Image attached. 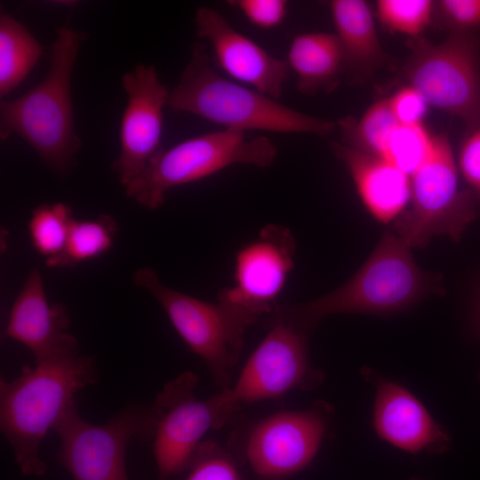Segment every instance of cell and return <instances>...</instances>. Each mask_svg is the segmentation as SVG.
I'll return each mask as SVG.
<instances>
[{
  "label": "cell",
  "instance_id": "1",
  "mask_svg": "<svg viewBox=\"0 0 480 480\" xmlns=\"http://www.w3.org/2000/svg\"><path fill=\"white\" fill-rule=\"evenodd\" d=\"M97 378L95 361L79 351L25 365L12 380L1 378L0 428L24 475L45 473L44 438L76 404V394Z\"/></svg>",
  "mask_w": 480,
  "mask_h": 480
},
{
  "label": "cell",
  "instance_id": "2",
  "mask_svg": "<svg viewBox=\"0 0 480 480\" xmlns=\"http://www.w3.org/2000/svg\"><path fill=\"white\" fill-rule=\"evenodd\" d=\"M87 37L84 31L60 28L44 78L20 97L0 104L1 140L18 135L58 174L71 169L82 146L75 129L71 77Z\"/></svg>",
  "mask_w": 480,
  "mask_h": 480
},
{
  "label": "cell",
  "instance_id": "3",
  "mask_svg": "<svg viewBox=\"0 0 480 480\" xmlns=\"http://www.w3.org/2000/svg\"><path fill=\"white\" fill-rule=\"evenodd\" d=\"M167 106L243 132L259 130L325 136L336 126L331 120L304 114L221 76L199 41L193 44L190 59L169 92Z\"/></svg>",
  "mask_w": 480,
  "mask_h": 480
},
{
  "label": "cell",
  "instance_id": "4",
  "mask_svg": "<svg viewBox=\"0 0 480 480\" xmlns=\"http://www.w3.org/2000/svg\"><path fill=\"white\" fill-rule=\"evenodd\" d=\"M433 279L415 264L410 246L385 232L362 268L330 293L302 304L278 306L271 316L305 332L334 314L385 315L402 310L425 296Z\"/></svg>",
  "mask_w": 480,
  "mask_h": 480
},
{
  "label": "cell",
  "instance_id": "5",
  "mask_svg": "<svg viewBox=\"0 0 480 480\" xmlns=\"http://www.w3.org/2000/svg\"><path fill=\"white\" fill-rule=\"evenodd\" d=\"M276 155V145L264 135L249 140L238 131L209 132L162 149L136 180L124 187V192L140 206L156 210L174 187L200 180L236 164L268 168Z\"/></svg>",
  "mask_w": 480,
  "mask_h": 480
},
{
  "label": "cell",
  "instance_id": "6",
  "mask_svg": "<svg viewBox=\"0 0 480 480\" xmlns=\"http://www.w3.org/2000/svg\"><path fill=\"white\" fill-rule=\"evenodd\" d=\"M133 281L158 301L180 338L205 363L215 382L222 389L230 387L244 334L257 320L223 300L208 302L172 290L149 267L137 269Z\"/></svg>",
  "mask_w": 480,
  "mask_h": 480
},
{
  "label": "cell",
  "instance_id": "7",
  "mask_svg": "<svg viewBox=\"0 0 480 480\" xmlns=\"http://www.w3.org/2000/svg\"><path fill=\"white\" fill-rule=\"evenodd\" d=\"M404 66L408 85L428 105L480 128V34L450 33L439 44L412 38Z\"/></svg>",
  "mask_w": 480,
  "mask_h": 480
},
{
  "label": "cell",
  "instance_id": "8",
  "mask_svg": "<svg viewBox=\"0 0 480 480\" xmlns=\"http://www.w3.org/2000/svg\"><path fill=\"white\" fill-rule=\"evenodd\" d=\"M428 158L410 178L412 207L394 229L410 247L425 246L433 236L460 238L476 217L480 198L458 188V172L445 133L434 136Z\"/></svg>",
  "mask_w": 480,
  "mask_h": 480
},
{
  "label": "cell",
  "instance_id": "9",
  "mask_svg": "<svg viewBox=\"0 0 480 480\" xmlns=\"http://www.w3.org/2000/svg\"><path fill=\"white\" fill-rule=\"evenodd\" d=\"M152 407L130 405L104 424L83 419L74 404L54 428L59 460L73 480H129L125 452L132 440H151Z\"/></svg>",
  "mask_w": 480,
  "mask_h": 480
},
{
  "label": "cell",
  "instance_id": "10",
  "mask_svg": "<svg viewBox=\"0 0 480 480\" xmlns=\"http://www.w3.org/2000/svg\"><path fill=\"white\" fill-rule=\"evenodd\" d=\"M198 380L194 372H183L164 386L151 405L153 455L161 479L188 467L204 436L224 426L236 413L216 394L198 399L195 395Z\"/></svg>",
  "mask_w": 480,
  "mask_h": 480
},
{
  "label": "cell",
  "instance_id": "11",
  "mask_svg": "<svg viewBox=\"0 0 480 480\" xmlns=\"http://www.w3.org/2000/svg\"><path fill=\"white\" fill-rule=\"evenodd\" d=\"M268 332L252 353L237 380L220 398L238 411L241 404L280 397L292 390H311L323 381L308 357L307 332L270 316Z\"/></svg>",
  "mask_w": 480,
  "mask_h": 480
},
{
  "label": "cell",
  "instance_id": "12",
  "mask_svg": "<svg viewBox=\"0 0 480 480\" xmlns=\"http://www.w3.org/2000/svg\"><path fill=\"white\" fill-rule=\"evenodd\" d=\"M326 406L281 411L255 422L244 440L252 470L264 480H281L306 468L328 430Z\"/></svg>",
  "mask_w": 480,
  "mask_h": 480
},
{
  "label": "cell",
  "instance_id": "13",
  "mask_svg": "<svg viewBox=\"0 0 480 480\" xmlns=\"http://www.w3.org/2000/svg\"><path fill=\"white\" fill-rule=\"evenodd\" d=\"M296 244L289 228L268 224L236 254L234 284L218 300L241 308L257 321L271 316L294 267Z\"/></svg>",
  "mask_w": 480,
  "mask_h": 480
},
{
  "label": "cell",
  "instance_id": "14",
  "mask_svg": "<svg viewBox=\"0 0 480 480\" xmlns=\"http://www.w3.org/2000/svg\"><path fill=\"white\" fill-rule=\"evenodd\" d=\"M121 84L128 100L120 125L121 150L112 170L125 187L162 150L163 110L170 91L160 81L155 66L143 63L124 74Z\"/></svg>",
  "mask_w": 480,
  "mask_h": 480
},
{
  "label": "cell",
  "instance_id": "15",
  "mask_svg": "<svg viewBox=\"0 0 480 480\" xmlns=\"http://www.w3.org/2000/svg\"><path fill=\"white\" fill-rule=\"evenodd\" d=\"M194 20L196 36L210 43L215 63L227 75L272 99L281 97L289 77L286 60L269 54L212 8L198 7Z\"/></svg>",
  "mask_w": 480,
  "mask_h": 480
},
{
  "label": "cell",
  "instance_id": "16",
  "mask_svg": "<svg viewBox=\"0 0 480 480\" xmlns=\"http://www.w3.org/2000/svg\"><path fill=\"white\" fill-rule=\"evenodd\" d=\"M362 372L375 387L373 426L382 440L413 454L442 453L449 449V434L408 389L370 368Z\"/></svg>",
  "mask_w": 480,
  "mask_h": 480
},
{
  "label": "cell",
  "instance_id": "17",
  "mask_svg": "<svg viewBox=\"0 0 480 480\" xmlns=\"http://www.w3.org/2000/svg\"><path fill=\"white\" fill-rule=\"evenodd\" d=\"M68 327L67 308L48 301L40 270L31 269L12 306L4 336L27 347L38 363L79 351Z\"/></svg>",
  "mask_w": 480,
  "mask_h": 480
},
{
  "label": "cell",
  "instance_id": "18",
  "mask_svg": "<svg viewBox=\"0 0 480 480\" xmlns=\"http://www.w3.org/2000/svg\"><path fill=\"white\" fill-rule=\"evenodd\" d=\"M347 166L356 191L370 213L382 223L396 220L411 201L410 177L387 160L344 144L332 143Z\"/></svg>",
  "mask_w": 480,
  "mask_h": 480
},
{
  "label": "cell",
  "instance_id": "19",
  "mask_svg": "<svg viewBox=\"0 0 480 480\" xmlns=\"http://www.w3.org/2000/svg\"><path fill=\"white\" fill-rule=\"evenodd\" d=\"M330 5L343 52L344 72L353 81H363L388 61L372 12L363 0H333Z\"/></svg>",
  "mask_w": 480,
  "mask_h": 480
},
{
  "label": "cell",
  "instance_id": "20",
  "mask_svg": "<svg viewBox=\"0 0 480 480\" xmlns=\"http://www.w3.org/2000/svg\"><path fill=\"white\" fill-rule=\"evenodd\" d=\"M287 64L297 76V90L314 95L335 90L344 72V57L336 34L308 32L292 41Z\"/></svg>",
  "mask_w": 480,
  "mask_h": 480
},
{
  "label": "cell",
  "instance_id": "21",
  "mask_svg": "<svg viewBox=\"0 0 480 480\" xmlns=\"http://www.w3.org/2000/svg\"><path fill=\"white\" fill-rule=\"evenodd\" d=\"M44 52L43 45L12 15L0 16V97L28 76Z\"/></svg>",
  "mask_w": 480,
  "mask_h": 480
},
{
  "label": "cell",
  "instance_id": "22",
  "mask_svg": "<svg viewBox=\"0 0 480 480\" xmlns=\"http://www.w3.org/2000/svg\"><path fill=\"white\" fill-rule=\"evenodd\" d=\"M116 233V222L109 215L75 219L63 252L45 264L51 268H73L96 259L112 248Z\"/></svg>",
  "mask_w": 480,
  "mask_h": 480
},
{
  "label": "cell",
  "instance_id": "23",
  "mask_svg": "<svg viewBox=\"0 0 480 480\" xmlns=\"http://www.w3.org/2000/svg\"><path fill=\"white\" fill-rule=\"evenodd\" d=\"M338 124L344 145L382 157L394 131L401 124L388 98L372 104L359 120L348 116L340 119Z\"/></svg>",
  "mask_w": 480,
  "mask_h": 480
},
{
  "label": "cell",
  "instance_id": "24",
  "mask_svg": "<svg viewBox=\"0 0 480 480\" xmlns=\"http://www.w3.org/2000/svg\"><path fill=\"white\" fill-rule=\"evenodd\" d=\"M74 220L71 207L63 203L42 204L32 211L28 235L33 247L45 261L63 252Z\"/></svg>",
  "mask_w": 480,
  "mask_h": 480
},
{
  "label": "cell",
  "instance_id": "25",
  "mask_svg": "<svg viewBox=\"0 0 480 480\" xmlns=\"http://www.w3.org/2000/svg\"><path fill=\"white\" fill-rule=\"evenodd\" d=\"M434 137L422 124H400L393 132L382 157L404 172L410 178L428 158Z\"/></svg>",
  "mask_w": 480,
  "mask_h": 480
},
{
  "label": "cell",
  "instance_id": "26",
  "mask_svg": "<svg viewBox=\"0 0 480 480\" xmlns=\"http://www.w3.org/2000/svg\"><path fill=\"white\" fill-rule=\"evenodd\" d=\"M435 2L430 0H379L377 14L391 32L418 38L433 20Z\"/></svg>",
  "mask_w": 480,
  "mask_h": 480
},
{
  "label": "cell",
  "instance_id": "27",
  "mask_svg": "<svg viewBox=\"0 0 480 480\" xmlns=\"http://www.w3.org/2000/svg\"><path fill=\"white\" fill-rule=\"evenodd\" d=\"M185 480H241L232 457L212 441L202 442Z\"/></svg>",
  "mask_w": 480,
  "mask_h": 480
},
{
  "label": "cell",
  "instance_id": "28",
  "mask_svg": "<svg viewBox=\"0 0 480 480\" xmlns=\"http://www.w3.org/2000/svg\"><path fill=\"white\" fill-rule=\"evenodd\" d=\"M434 17L450 33L480 34V0L436 1Z\"/></svg>",
  "mask_w": 480,
  "mask_h": 480
},
{
  "label": "cell",
  "instance_id": "29",
  "mask_svg": "<svg viewBox=\"0 0 480 480\" xmlns=\"http://www.w3.org/2000/svg\"><path fill=\"white\" fill-rule=\"evenodd\" d=\"M227 3L240 10L252 25L263 29L279 26L287 13L285 0H230Z\"/></svg>",
  "mask_w": 480,
  "mask_h": 480
},
{
  "label": "cell",
  "instance_id": "30",
  "mask_svg": "<svg viewBox=\"0 0 480 480\" xmlns=\"http://www.w3.org/2000/svg\"><path fill=\"white\" fill-rule=\"evenodd\" d=\"M390 107L403 125H418L427 111V102L410 86L404 87L388 98Z\"/></svg>",
  "mask_w": 480,
  "mask_h": 480
},
{
  "label": "cell",
  "instance_id": "31",
  "mask_svg": "<svg viewBox=\"0 0 480 480\" xmlns=\"http://www.w3.org/2000/svg\"><path fill=\"white\" fill-rule=\"evenodd\" d=\"M459 166L471 191L480 198V128L469 132L463 141Z\"/></svg>",
  "mask_w": 480,
  "mask_h": 480
},
{
  "label": "cell",
  "instance_id": "32",
  "mask_svg": "<svg viewBox=\"0 0 480 480\" xmlns=\"http://www.w3.org/2000/svg\"><path fill=\"white\" fill-rule=\"evenodd\" d=\"M409 480H423V479H420V478H418V477H412V478H410Z\"/></svg>",
  "mask_w": 480,
  "mask_h": 480
}]
</instances>
